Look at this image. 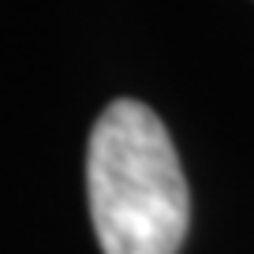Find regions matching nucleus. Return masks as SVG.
<instances>
[{
	"label": "nucleus",
	"instance_id": "obj_1",
	"mask_svg": "<svg viewBox=\"0 0 254 254\" xmlns=\"http://www.w3.org/2000/svg\"><path fill=\"white\" fill-rule=\"evenodd\" d=\"M86 194L105 254H180L190 224L187 176L168 127L142 101L120 97L97 116Z\"/></svg>",
	"mask_w": 254,
	"mask_h": 254
}]
</instances>
